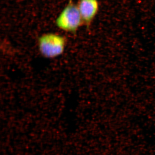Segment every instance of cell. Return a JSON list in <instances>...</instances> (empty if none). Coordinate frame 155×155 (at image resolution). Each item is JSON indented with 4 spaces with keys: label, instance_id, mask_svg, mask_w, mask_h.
Segmentation results:
<instances>
[{
    "label": "cell",
    "instance_id": "1",
    "mask_svg": "<svg viewBox=\"0 0 155 155\" xmlns=\"http://www.w3.org/2000/svg\"><path fill=\"white\" fill-rule=\"evenodd\" d=\"M67 41L63 35L55 33L42 35L38 38V46L43 57L48 59L58 58L64 53Z\"/></svg>",
    "mask_w": 155,
    "mask_h": 155
},
{
    "label": "cell",
    "instance_id": "2",
    "mask_svg": "<svg viewBox=\"0 0 155 155\" xmlns=\"http://www.w3.org/2000/svg\"><path fill=\"white\" fill-rule=\"evenodd\" d=\"M56 26L66 32L75 33L84 25L77 4L69 0L55 20Z\"/></svg>",
    "mask_w": 155,
    "mask_h": 155
},
{
    "label": "cell",
    "instance_id": "3",
    "mask_svg": "<svg viewBox=\"0 0 155 155\" xmlns=\"http://www.w3.org/2000/svg\"><path fill=\"white\" fill-rule=\"evenodd\" d=\"M84 25L87 27L91 25L96 17L99 9L98 0H78L77 4Z\"/></svg>",
    "mask_w": 155,
    "mask_h": 155
}]
</instances>
